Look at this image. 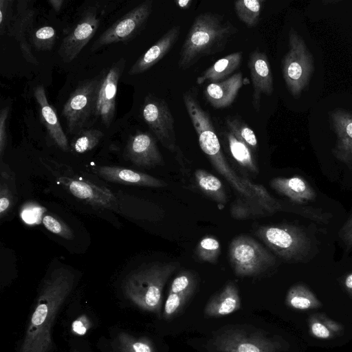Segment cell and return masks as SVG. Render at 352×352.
Returning a JSON list of instances; mask_svg holds the SVG:
<instances>
[{
	"instance_id": "cell-1",
	"label": "cell",
	"mask_w": 352,
	"mask_h": 352,
	"mask_svg": "<svg viewBox=\"0 0 352 352\" xmlns=\"http://www.w3.org/2000/svg\"><path fill=\"white\" fill-rule=\"evenodd\" d=\"M280 69L287 91L296 102L298 111H310L320 99L324 69L321 50L302 19L298 27L289 28Z\"/></svg>"
},
{
	"instance_id": "cell-2",
	"label": "cell",
	"mask_w": 352,
	"mask_h": 352,
	"mask_svg": "<svg viewBox=\"0 0 352 352\" xmlns=\"http://www.w3.org/2000/svg\"><path fill=\"white\" fill-rule=\"evenodd\" d=\"M74 275L65 267L55 269L44 280L19 352H49L55 318L74 286Z\"/></svg>"
},
{
	"instance_id": "cell-3",
	"label": "cell",
	"mask_w": 352,
	"mask_h": 352,
	"mask_svg": "<svg viewBox=\"0 0 352 352\" xmlns=\"http://www.w3.org/2000/svg\"><path fill=\"white\" fill-rule=\"evenodd\" d=\"M309 132L330 137L331 152L338 161L352 165V95L334 93L322 98L310 110Z\"/></svg>"
},
{
	"instance_id": "cell-4",
	"label": "cell",
	"mask_w": 352,
	"mask_h": 352,
	"mask_svg": "<svg viewBox=\"0 0 352 352\" xmlns=\"http://www.w3.org/2000/svg\"><path fill=\"white\" fill-rule=\"evenodd\" d=\"M236 28L223 16L207 12L197 15L182 45L179 67L185 70L201 58L223 51Z\"/></svg>"
},
{
	"instance_id": "cell-5",
	"label": "cell",
	"mask_w": 352,
	"mask_h": 352,
	"mask_svg": "<svg viewBox=\"0 0 352 352\" xmlns=\"http://www.w3.org/2000/svg\"><path fill=\"white\" fill-rule=\"evenodd\" d=\"M177 267L176 263H156L131 272L124 283L125 296L140 308L160 315L164 287Z\"/></svg>"
},
{
	"instance_id": "cell-6",
	"label": "cell",
	"mask_w": 352,
	"mask_h": 352,
	"mask_svg": "<svg viewBox=\"0 0 352 352\" xmlns=\"http://www.w3.org/2000/svg\"><path fill=\"white\" fill-rule=\"evenodd\" d=\"M212 352H282L287 342L254 328L232 327L221 331L208 343Z\"/></svg>"
},
{
	"instance_id": "cell-7",
	"label": "cell",
	"mask_w": 352,
	"mask_h": 352,
	"mask_svg": "<svg viewBox=\"0 0 352 352\" xmlns=\"http://www.w3.org/2000/svg\"><path fill=\"white\" fill-rule=\"evenodd\" d=\"M255 234L278 256L287 261H302L311 248L305 233L294 226H263Z\"/></svg>"
},
{
	"instance_id": "cell-8",
	"label": "cell",
	"mask_w": 352,
	"mask_h": 352,
	"mask_svg": "<svg viewBox=\"0 0 352 352\" xmlns=\"http://www.w3.org/2000/svg\"><path fill=\"white\" fill-rule=\"evenodd\" d=\"M228 252L233 272L238 276L258 275L276 263L275 257L266 248L246 235L234 238Z\"/></svg>"
},
{
	"instance_id": "cell-9",
	"label": "cell",
	"mask_w": 352,
	"mask_h": 352,
	"mask_svg": "<svg viewBox=\"0 0 352 352\" xmlns=\"http://www.w3.org/2000/svg\"><path fill=\"white\" fill-rule=\"evenodd\" d=\"M102 75L81 82L69 95L62 115L69 133H78L96 118V106Z\"/></svg>"
},
{
	"instance_id": "cell-10",
	"label": "cell",
	"mask_w": 352,
	"mask_h": 352,
	"mask_svg": "<svg viewBox=\"0 0 352 352\" xmlns=\"http://www.w3.org/2000/svg\"><path fill=\"white\" fill-rule=\"evenodd\" d=\"M142 117L160 143L176 152L175 121L167 103L152 94L146 96L141 109Z\"/></svg>"
},
{
	"instance_id": "cell-11",
	"label": "cell",
	"mask_w": 352,
	"mask_h": 352,
	"mask_svg": "<svg viewBox=\"0 0 352 352\" xmlns=\"http://www.w3.org/2000/svg\"><path fill=\"white\" fill-rule=\"evenodd\" d=\"M152 7L153 1L147 0L131 10L99 36L91 47V51L133 38L146 23Z\"/></svg>"
},
{
	"instance_id": "cell-12",
	"label": "cell",
	"mask_w": 352,
	"mask_h": 352,
	"mask_svg": "<svg viewBox=\"0 0 352 352\" xmlns=\"http://www.w3.org/2000/svg\"><path fill=\"white\" fill-rule=\"evenodd\" d=\"M100 23L97 7H89L83 12L78 23L63 38L59 47L58 55L63 62L74 60L95 35Z\"/></svg>"
},
{
	"instance_id": "cell-13",
	"label": "cell",
	"mask_w": 352,
	"mask_h": 352,
	"mask_svg": "<svg viewBox=\"0 0 352 352\" xmlns=\"http://www.w3.org/2000/svg\"><path fill=\"white\" fill-rule=\"evenodd\" d=\"M125 60L122 58L102 75L96 106V118L109 127L115 116L116 101L119 79Z\"/></svg>"
},
{
	"instance_id": "cell-14",
	"label": "cell",
	"mask_w": 352,
	"mask_h": 352,
	"mask_svg": "<svg viewBox=\"0 0 352 352\" xmlns=\"http://www.w3.org/2000/svg\"><path fill=\"white\" fill-rule=\"evenodd\" d=\"M248 66L253 85L252 104L255 110L260 109L261 96H271L274 92L272 69L267 54L258 49L252 51Z\"/></svg>"
},
{
	"instance_id": "cell-15",
	"label": "cell",
	"mask_w": 352,
	"mask_h": 352,
	"mask_svg": "<svg viewBox=\"0 0 352 352\" xmlns=\"http://www.w3.org/2000/svg\"><path fill=\"white\" fill-rule=\"evenodd\" d=\"M58 181L75 197L87 204L95 207L117 210L118 203L115 195L105 187L68 177H60Z\"/></svg>"
},
{
	"instance_id": "cell-16",
	"label": "cell",
	"mask_w": 352,
	"mask_h": 352,
	"mask_svg": "<svg viewBox=\"0 0 352 352\" xmlns=\"http://www.w3.org/2000/svg\"><path fill=\"white\" fill-rule=\"evenodd\" d=\"M125 156L136 166L145 168L164 164L155 138L147 132L138 131L129 138L125 148Z\"/></svg>"
},
{
	"instance_id": "cell-17",
	"label": "cell",
	"mask_w": 352,
	"mask_h": 352,
	"mask_svg": "<svg viewBox=\"0 0 352 352\" xmlns=\"http://www.w3.org/2000/svg\"><path fill=\"white\" fill-rule=\"evenodd\" d=\"M27 1L17 2L16 12L14 14L8 30L10 36L18 41L23 58L29 63L37 65L38 60L34 56L26 35L33 27L35 11L30 9Z\"/></svg>"
},
{
	"instance_id": "cell-18",
	"label": "cell",
	"mask_w": 352,
	"mask_h": 352,
	"mask_svg": "<svg viewBox=\"0 0 352 352\" xmlns=\"http://www.w3.org/2000/svg\"><path fill=\"white\" fill-rule=\"evenodd\" d=\"M94 172L105 180L124 184L146 187H164L167 184L148 174L117 166H100Z\"/></svg>"
},
{
	"instance_id": "cell-19",
	"label": "cell",
	"mask_w": 352,
	"mask_h": 352,
	"mask_svg": "<svg viewBox=\"0 0 352 352\" xmlns=\"http://www.w3.org/2000/svg\"><path fill=\"white\" fill-rule=\"evenodd\" d=\"M181 26L168 30L153 45L146 51L131 67L130 75L142 74L158 63L174 46L179 38Z\"/></svg>"
},
{
	"instance_id": "cell-20",
	"label": "cell",
	"mask_w": 352,
	"mask_h": 352,
	"mask_svg": "<svg viewBox=\"0 0 352 352\" xmlns=\"http://www.w3.org/2000/svg\"><path fill=\"white\" fill-rule=\"evenodd\" d=\"M34 95L39 108L41 120L50 138L61 150L68 151L69 146L67 136L59 122L56 109L48 102L45 88L41 85L37 86Z\"/></svg>"
},
{
	"instance_id": "cell-21",
	"label": "cell",
	"mask_w": 352,
	"mask_h": 352,
	"mask_svg": "<svg viewBox=\"0 0 352 352\" xmlns=\"http://www.w3.org/2000/svg\"><path fill=\"white\" fill-rule=\"evenodd\" d=\"M243 85L242 73L238 72L222 81L208 84L204 94L211 106L216 109L225 108L234 101Z\"/></svg>"
},
{
	"instance_id": "cell-22",
	"label": "cell",
	"mask_w": 352,
	"mask_h": 352,
	"mask_svg": "<svg viewBox=\"0 0 352 352\" xmlns=\"http://www.w3.org/2000/svg\"><path fill=\"white\" fill-rule=\"evenodd\" d=\"M241 306L239 289L234 283L229 282L208 301L204 314L207 317H221L238 311Z\"/></svg>"
},
{
	"instance_id": "cell-23",
	"label": "cell",
	"mask_w": 352,
	"mask_h": 352,
	"mask_svg": "<svg viewBox=\"0 0 352 352\" xmlns=\"http://www.w3.org/2000/svg\"><path fill=\"white\" fill-rule=\"evenodd\" d=\"M270 186L292 201L303 204L315 199L316 194L309 184L299 176L275 177L270 182Z\"/></svg>"
},
{
	"instance_id": "cell-24",
	"label": "cell",
	"mask_w": 352,
	"mask_h": 352,
	"mask_svg": "<svg viewBox=\"0 0 352 352\" xmlns=\"http://www.w3.org/2000/svg\"><path fill=\"white\" fill-rule=\"evenodd\" d=\"M242 52H237L217 60L197 77L196 82L201 85L206 82H217L234 72L241 65Z\"/></svg>"
},
{
	"instance_id": "cell-25",
	"label": "cell",
	"mask_w": 352,
	"mask_h": 352,
	"mask_svg": "<svg viewBox=\"0 0 352 352\" xmlns=\"http://www.w3.org/2000/svg\"><path fill=\"white\" fill-rule=\"evenodd\" d=\"M310 334L318 339L331 340L344 333L342 324L329 318L324 313H314L307 318Z\"/></svg>"
},
{
	"instance_id": "cell-26",
	"label": "cell",
	"mask_w": 352,
	"mask_h": 352,
	"mask_svg": "<svg viewBox=\"0 0 352 352\" xmlns=\"http://www.w3.org/2000/svg\"><path fill=\"white\" fill-rule=\"evenodd\" d=\"M285 305L291 309L299 311L319 309L322 305L315 294L302 283L295 284L288 289Z\"/></svg>"
},
{
	"instance_id": "cell-27",
	"label": "cell",
	"mask_w": 352,
	"mask_h": 352,
	"mask_svg": "<svg viewBox=\"0 0 352 352\" xmlns=\"http://www.w3.org/2000/svg\"><path fill=\"white\" fill-rule=\"evenodd\" d=\"M195 178L201 190L213 201L225 204L227 195L221 181L207 170L197 169L195 172Z\"/></svg>"
},
{
	"instance_id": "cell-28",
	"label": "cell",
	"mask_w": 352,
	"mask_h": 352,
	"mask_svg": "<svg viewBox=\"0 0 352 352\" xmlns=\"http://www.w3.org/2000/svg\"><path fill=\"white\" fill-rule=\"evenodd\" d=\"M226 138L230 152L237 163L250 172L258 173V168L248 145L237 138L230 130L226 133Z\"/></svg>"
},
{
	"instance_id": "cell-29",
	"label": "cell",
	"mask_w": 352,
	"mask_h": 352,
	"mask_svg": "<svg viewBox=\"0 0 352 352\" xmlns=\"http://www.w3.org/2000/svg\"><path fill=\"white\" fill-rule=\"evenodd\" d=\"M264 0H239L234 2L238 18L248 27L252 28L259 21Z\"/></svg>"
},
{
	"instance_id": "cell-30",
	"label": "cell",
	"mask_w": 352,
	"mask_h": 352,
	"mask_svg": "<svg viewBox=\"0 0 352 352\" xmlns=\"http://www.w3.org/2000/svg\"><path fill=\"white\" fill-rule=\"evenodd\" d=\"M118 352H155V346L149 339L136 338L122 332L116 340Z\"/></svg>"
},
{
	"instance_id": "cell-31",
	"label": "cell",
	"mask_w": 352,
	"mask_h": 352,
	"mask_svg": "<svg viewBox=\"0 0 352 352\" xmlns=\"http://www.w3.org/2000/svg\"><path fill=\"white\" fill-rule=\"evenodd\" d=\"M104 136L98 129H83L76 133L71 142L72 150L77 153H84L91 149L100 142Z\"/></svg>"
},
{
	"instance_id": "cell-32",
	"label": "cell",
	"mask_w": 352,
	"mask_h": 352,
	"mask_svg": "<svg viewBox=\"0 0 352 352\" xmlns=\"http://www.w3.org/2000/svg\"><path fill=\"white\" fill-rule=\"evenodd\" d=\"M226 122L228 129L239 140L243 141L253 151L258 148V141L253 130L244 122L239 119L228 117Z\"/></svg>"
},
{
	"instance_id": "cell-33",
	"label": "cell",
	"mask_w": 352,
	"mask_h": 352,
	"mask_svg": "<svg viewBox=\"0 0 352 352\" xmlns=\"http://www.w3.org/2000/svg\"><path fill=\"white\" fill-rule=\"evenodd\" d=\"M221 253V245L217 239L206 236L198 243L195 254L201 261L216 263Z\"/></svg>"
},
{
	"instance_id": "cell-34",
	"label": "cell",
	"mask_w": 352,
	"mask_h": 352,
	"mask_svg": "<svg viewBox=\"0 0 352 352\" xmlns=\"http://www.w3.org/2000/svg\"><path fill=\"white\" fill-rule=\"evenodd\" d=\"M56 36V31L52 26H43L32 33L31 41L36 51H49L54 45Z\"/></svg>"
},
{
	"instance_id": "cell-35",
	"label": "cell",
	"mask_w": 352,
	"mask_h": 352,
	"mask_svg": "<svg viewBox=\"0 0 352 352\" xmlns=\"http://www.w3.org/2000/svg\"><path fill=\"white\" fill-rule=\"evenodd\" d=\"M197 283L195 276L192 272L184 271L173 280L168 292L192 296L195 291Z\"/></svg>"
},
{
	"instance_id": "cell-36",
	"label": "cell",
	"mask_w": 352,
	"mask_h": 352,
	"mask_svg": "<svg viewBox=\"0 0 352 352\" xmlns=\"http://www.w3.org/2000/svg\"><path fill=\"white\" fill-rule=\"evenodd\" d=\"M191 296L168 292L164 303L163 317L170 320L176 316L183 309Z\"/></svg>"
},
{
	"instance_id": "cell-37",
	"label": "cell",
	"mask_w": 352,
	"mask_h": 352,
	"mask_svg": "<svg viewBox=\"0 0 352 352\" xmlns=\"http://www.w3.org/2000/svg\"><path fill=\"white\" fill-rule=\"evenodd\" d=\"M42 223L47 230L65 239H72L74 236L70 228L54 216L45 215L42 219Z\"/></svg>"
},
{
	"instance_id": "cell-38",
	"label": "cell",
	"mask_w": 352,
	"mask_h": 352,
	"mask_svg": "<svg viewBox=\"0 0 352 352\" xmlns=\"http://www.w3.org/2000/svg\"><path fill=\"white\" fill-rule=\"evenodd\" d=\"M12 3L13 1L10 0H0V28L1 34H3L8 30L13 19Z\"/></svg>"
},
{
	"instance_id": "cell-39",
	"label": "cell",
	"mask_w": 352,
	"mask_h": 352,
	"mask_svg": "<svg viewBox=\"0 0 352 352\" xmlns=\"http://www.w3.org/2000/svg\"><path fill=\"white\" fill-rule=\"evenodd\" d=\"M12 195L6 184L0 185V217L3 219L10 211L12 206Z\"/></svg>"
},
{
	"instance_id": "cell-40",
	"label": "cell",
	"mask_w": 352,
	"mask_h": 352,
	"mask_svg": "<svg viewBox=\"0 0 352 352\" xmlns=\"http://www.w3.org/2000/svg\"><path fill=\"white\" fill-rule=\"evenodd\" d=\"M10 109L8 107L1 109L0 112V155L2 158L7 144L6 122Z\"/></svg>"
},
{
	"instance_id": "cell-41",
	"label": "cell",
	"mask_w": 352,
	"mask_h": 352,
	"mask_svg": "<svg viewBox=\"0 0 352 352\" xmlns=\"http://www.w3.org/2000/svg\"><path fill=\"white\" fill-rule=\"evenodd\" d=\"M91 327V322L85 315H81L72 323V331L75 335L84 336Z\"/></svg>"
},
{
	"instance_id": "cell-42",
	"label": "cell",
	"mask_w": 352,
	"mask_h": 352,
	"mask_svg": "<svg viewBox=\"0 0 352 352\" xmlns=\"http://www.w3.org/2000/svg\"><path fill=\"white\" fill-rule=\"evenodd\" d=\"M339 236L346 247L352 246V214L341 228Z\"/></svg>"
},
{
	"instance_id": "cell-43",
	"label": "cell",
	"mask_w": 352,
	"mask_h": 352,
	"mask_svg": "<svg viewBox=\"0 0 352 352\" xmlns=\"http://www.w3.org/2000/svg\"><path fill=\"white\" fill-rule=\"evenodd\" d=\"M42 212H41L40 208L37 206L34 207H29L26 208L23 211V219L25 221L28 222V223H34V220L32 217V215L36 219V220H38V218L41 217Z\"/></svg>"
},
{
	"instance_id": "cell-44",
	"label": "cell",
	"mask_w": 352,
	"mask_h": 352,
	"mask_svg": "<svg viewBox=\"0 0 352 352\" xmlns=\"http://www.w3.org/2000/svg\"><path fill=\"white\" fill-rule=\"evenodd\" d=\"M48 3L56 12H59L64 3L63 0H49Z\"/></svg>"
},
{
	"instance_id": "cell-45",
	"label": "cell",
	"mask_w": 352,
	"mask_h": 352,
	"mask_svg": "<svg viewBox=\"0 0 352 352\" xmlns=\"http://www.w3.org/2000/svg\"><path fill=\"white\" fill-rule=\"evenodd\" d=\"M344 284L347 292L352 296V273L345 278Z\"/></svg>"
},
{
	"instance_id": "cell-46",
	"label": "cell",
	"mask_w": 352,
	"mask_h": 352,
	"mask_svg": "<svg viewBox=\"0 0 352 352\" xmlns=\"http://www.w3.org/2000/svg\"><path fill=\"white\" fill-rule=\"evenodd\" d=\"M175 2L176 3L177 6L179 7L180 8L187 9L191 6L192 1V0H176V1H175Z\"/></svg>"
},
{
	"instance_id": "cell-47",
	"label": "cell",
	"mask_w": 352,
	"mask_h": 352,
	"mask_svg": "<svg viewBox=\"0 0 352 352\" xmlns=\"http://www.w3.org/2000/svg\"><path fill=\"white\" fill-rule=\"evenodd\" d=\"M74 352H79V351H74Z\"/></svg>"
}]
</instances>
